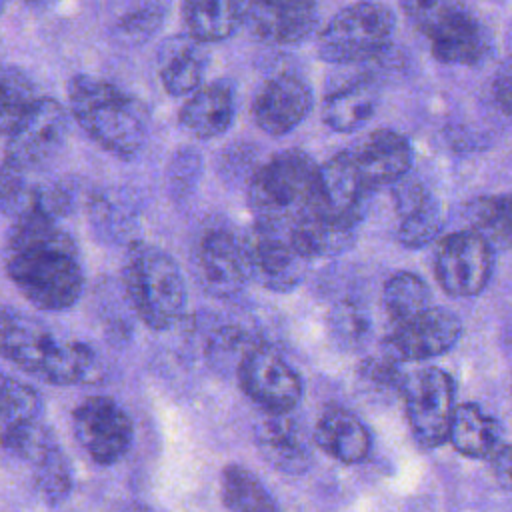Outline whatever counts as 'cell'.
<instances>
[{
  "instance_id": "obj_1",
  "label": "cell",
  "mask_w": 512,
  "mask_h": 512,
  "mask_svg": "<svg viewBox=\"0 0 512 512\" xmlns=\"http://www.w3.org/2000/svg\"><path fill=\"white\" fill-rule=\"evenodd\" d=\"M4 266L20 294L40 310L70 308L82 294L76 242L54 218L14 220L4 244Z\"/></svg>"
},
{
  "instance_id": "obj_2",
  "label": "cell",
  "mask_w": 512,
  "mask_h": 512,
  "mask_svg": "<svg viewBox=\"0 0 512 512\" xmlns=\"http://www.w3.org/2000/svg\"><path fill=\"white\" fill-rule=\"evenodd\" d=\"M248 204L256 224L288 232L300 220L322 212L318 164L302 150L270 156L248 182Z\"/></svg>"
},
{
  "instance_id": "obj_3",
  "label": "cell",
  "mask_w": 512,
  "mask_h": 512,
  "mask_svg": "<svg viewBox=\"0 0 512 512\" xmlns=\"http://www.w3.org/2000/svg\"><path fill=\"white\" fill-rule=\"evenodd\" d=\"M72 118L106 152L132 158L146 142L148 116L140 100L114 84L78 74L68 84Z\"/></svg>"
},
{
  "instance_id": "obj_4",
  "label": "cell",
  "mask_w": 512,
  "mask_h": 512,
  "mask_svg": "<svg viewBox=\"0 0 512 512\" xmlns=\"http://www.w3.org/2000/svg\"><path fill=\"white\" fill-rule=\"evenodd\" d=\"M410 24L442 64L474 66L490 52V34L464 0H400Z\"/></svg>"
},
{
  "instance_id": "obj_5",
  "label": "cell",
  "mask_w": 512,
  "mask_h": 512,
  "mask_svg": "<svg viewBox=\"0 0 512 512\" xmlns=\"http://www.w3.org/2000/svg\"><path fill=\"white\" fill-rule=\"evenodd\" d=\"M122 280L134 312L148 328L166 330L182 316L186 306L184 276L164 250L134 244L128 250Z\"/></svg>"
},
{
  "instance_id": "obj_6",
  "label": "cell",
  "mask_w": 512,
  "mask_h": 512,
  "mask_svg": "<svg viewBox=\"0 0 512 512\" xmlns=\"http://www.w3.org/2000/svg\"><path fill=\"white\" fill-rule=\"evenodd\" d=\"M392 10L374 0L338 10L318 34V54L330 64H358L384 54L394 34Z\"/></svg>"
},
{
  "instance_id": "obj_7",
  "label": "cell",
  "mask_w": 512,
  "mask_h": 512,
  "mask_svg": "<svg viewBox=\"0 0 512 512\" xmlns=\"http://www.w3.org/2000/svg\"><path fill=\"white\" fill-rule=\"evenodd\" d=\"M398 392L416 442L422 448L444 444L456 408L450 374L436 366L418 368L402 376Z\"/></svg>"
},
{
  "instance_id": "obj_8",
  "label": "cell",
  "mask_w": 512,
  "mask_h": 512,
  "mask_svg": "<svg viewBox=\"0 0 512 512\" xmlns=\"http://www.w3.org/2000/svg\"><path fill=\"white\" fill-rule=\"evenodd\" d=\"M74 208V188L64 178H50L46 170L2 160L0 164V212L20 220L48 216L58 220Z\"/></svg>"
},
{
  "instance_id": "obj_9",
  "label": "cell",
  "mask_w": 512,
  "mask_h": 512,
  "mask_svg": "<svg viewBox=\"0 0 512 512\" xmlns=\"http://www.w3.org/2000/svg\"><path fill=\"white\" fill-rule=\"evenodd\" d=\"M248 280L272 292H288L296 288L308 260L296 250L288 232L264 224H252L240 236Z\"/></svg>"
},
{
  "instance_id": "obj_10",
  "label": "cell",
  "mask_w": 512,
  "mask_h": 512,
  "mask_svg": "<svg viewBox=\"0 0 512 512\" xmlns=\"http://www.w3.org/2000/svg\"><path fill=\"white\" fill-rule=\"evenodd\" d=\"M236 374L246 396L266 414H288L300 402V376L266 344L254 342L240 358Z\"/></svg>"
},
{
  "instance_id": "obj_11",
  "label": "cell",
  "mask_w": 512,
  "mask_h": 512,
  "mask_svg": "<svg viewBox=\"0 0 512 512\" xmlns=\"http://www.w3.org/2000/svg\"><path fill=\"white\" fill-rule=\"evenodd\" d=\"M494 272V250L472 230L444 236L434 254V274L440 288L456 298L478 296Z\"/></svg>"
},
{
  "instance_id": "obj_12",
  "label": "cell",
  "mask_w": 512,
  "mask_h": 512,
  "mask_svg": "<svg viewBox=\"0 0 512 512\" xmlns=\"http://www.w3.org/2000/svg\"><path fill=\"white\" fill-rule=\"evenodd\" d=\"M68 134V116L54 98H38L6 136V156L20 166L46 170L60 154Z\"/></svg>"
},
{
  "instance_id": "obj_13",
  "label": "cell",
  "mask_w": 512,
  "mask_h": 512,
  "mask_svg": "<svg viewBox=\"0 0 512 512\" xmlns=\"http://www.w3.org/2000/svg\"><path fill=\"white\" fill-rule=\"evenodd\" d=\"M76 440L100 466L118 462L132 446V420L110 396H90L72 414Z\"/></svg>"
},
{
  "instance_id": "obj_14",
  "label": "cell",
  "mask_w": 512,
  "mask_h": 512,
  "mask_svg": "<svg viewBox=\"0 0 512 512\" xmlns=\"http://www.w3.org/2000/svg\"><path fill=\"white\" fill-rule=\"evenodd\" d=\"M462 334L460 318L446 310L430 306L428 310L394 324L384 340V356L394 362H416L448 352Z\"/></svg>"
},
{
  "instance_id": "obj_15",
  "label": "cell",
  "mask_w": 512,
  "mask_h": 512,
  "mask_svg": "<svg viewBox=\"0 0 512 512\" xmlns=\"http://www.w3.org/2000/svg\"><path fill=\"white\" fill-rule=\"evenodd\" d=\"M238 22L260 42L296 44L316 24V0H234Z\"/></svg>"
},
{
  "instance_id": "obj_16",
  "label": "cell",
  "mask_w": 512,
  "mask_h": 512,
  "mask_svg": "<svg viewBox=\"0 0 512 512\" xmlns=\"http://www.w3.org/2000/svg\"><path fill=\"white\" fill-rule=\"evenodd\" d=\"M198 284L214 298H230L248 282L240 238L224 228L206 230L194 252Z\"/></svg>"
},
{
  "instance_id": "obj_17",
  "label": "cell",
  "mask_w": 512,
  "mask_h": 512,
  "mask_svg": "<svg viewBox=\"0 0 512 512\" xmlns=\"http://www.w3.org/2000/svg\"><path fill=\"white\" fill-rule=\"evenodd\" d=\"M60 342L38 318L0 308V356L20 370L44 380L58 352Z\"/></svg>"
},
{
  "instance_id": "obj_18",
  "label": "cell",
  "mask_w": 512,
  "mask_h": 512,
  "mask_svg": "<svg viewBox=\"0 0 512 512\" xmlns=\"http://www.w3.org/2000/svg\"><path fill=\"white\" fill-rule=\"evenodd\" d=\"M368 192L396 184L412 166L410 140L390 128H378L346 148Z\"/></svg>"
},
{
  "instance_id": "obj_19",
  "label": "cell",
  "mask_w": 512,
  "mask_h": 512,
  "mask_svg": "<svg viewBox=\"0 0 512 512\" xmlns=\"http://www.w3.org/2000/svg\"><path fill=\"white\" fill-rule=\"evenodd\" d=\"M312 110L308 84L290 72L268 78L252 100V118L270 136H284L294 130Z\"/></svg>"
},
{
  "instance_id": "obj_20",
  "label": "cell",
  "mask_w": 512,
  "mask_h": 512,
  "mask_svg": "<svg viewBox=\"0 0 512 512\" xmlns=\"http://www.w3.org/2000/svg\"><path fill=\"white\" fill-rule=\"evenodd\" d=\"M318 188L322 212L338 224L358 228L372 192L362 184L348 150L318 166Z\"/></svg>"
},
{
  "instance_id": "obj_21",
  "label": "cell",
  "mask_w": 512,
  "mask_h": 512,
  "mask_svg": "<svg viewBox=\"0 0 512 512\" xmlns=\"http://www.w3.org/2000/svg\"><path fill=\"white\" fill-rule=\"evenodd\" d=\"M394 206L400 218L398 222V242L404 248H424L434 242L444 226L442 206L432 196V192L416 178L408 174L392 184Z\"/></svg>"
},
{
  "instance_id": "obj_22",
  "label": "cell",
  "mask_w": 512,
  "mask_h": 512,
  "mask_svg": "<svg viewBox=\"0 0 512 512\" xmlns=\"http://www.w3.org/2000/svg\"><path fill=\"white\" fill-rule=\"evenodd\" d=\"M260 456L284 474H302L310 468L312 452L300 426L286 414H268L256 426Z\"/></svg>"
},
{
  "instance_id": "obj_23",
  "label": "cell",
  "mask_w": 512,
  "mask_h": 512,
  "mask_svg": "<svg viewBox=\"0 0 512 512\" xmlns=\"http://www.w3.org/2000/svg\"><path fill=\"white\" fill-rule=\"evenodd\" d=\"M234 120V94L226 82H210L188 96L180 108V124L198 138L224 134Z\"/></svg>"
},
{
  "instance_id": "obj_24",
  "label": "cell",
  "mask_w": 512,
  "mask_h": 512,
  "mask_svg": "<svg viewBox=\"0 0 512 512\" xmlns=\"http://www.w3.org/2000/svg\"><path fill=\"white\" fill-rule=\"evenodd\" d=\"M206 52L192 36L168 38L158 50V74L168 94L190 96L202 86Z\"/></svg>"
},
{
  "instance_id": "obj_25",
  "label": "cell",
  "mask_w": 512,
  "mask_h": 512,
  "mask_svg": "<svg viewBox=\"0 0 512 512\" xmlns=\"http://www.w3.org/2000/svg\"><path fill=\"white\" fill-rule=\"evenodd\" d=\"M314 442L328 456L342 464H358L370 452V434L366 426L348 410L330 408L314 426Z\"/></svg>"
},
{
  "instance_id": "obj_26",
  "label": "cell",
  "mask_w": 512,
  "mask_h": 512,
  "mask_svg": "<svg viewBox=\"0 0 512 512\" xmlns=\"http://www.w3.org/2000/svg\"><path fill=\"white\" fill-rule=\"evenodd\" d=\"M378 102L376 84L362 78L334 88L322 104V120L334 132H356L374 114Z\"/></svg>"
},
{
  "instance_id": "obj_27",
  "label": "cell",
  "mask_w": 512,
  "mask_h": 512,
  "mask_svg": "<svg viewBox=\"0 0 512 512\" xmlns=\"http://www.w3.org/2000/svg\"><path fill=\"white\" fill-rule=\"evenodd\" d=\"M502 424L480 410V406L466 402L458 404L452 414L448 440L454 450L466 458H490L500 446Z\"/></svg>"
},
{
  "instance_id": "obj_28",
  "label": "cell",
  "mask_w": 512,
  "mask_h": 512,
  "mask_svg": "<svg viewBox=\"0 0 512 512\" xmlns=\"http://www.w3.org/2000/svg\"><path fill=\"white\" fill-rule=\"evenodd\" d=\"M468 222L472 232L496 250L512 248V192L488 194L476 198L468 206Z\"/></svg>"
},
{
  "instance_id": "obj_29",
  "label": "cell",
  "mask_w": 512,
  "mask_h": 512,
  "mask_svg": "<svg viewBox=\"0 0 512 512\" xmlns=\"http://www.w3.org/2000/svg\"><path fill=\"white\" fill-rule=\"evenodd\" d=\"M182 16L188 30L198 42H218L238 28L234 0H182Z\"/></svg>"
},
{
  "instance_id": "obj_30",
  "label": "cell",
  "mask_w": 512,
  "mask_h": 512,
  "mask_svg": "<svg viewBox=\"0 0 512 512\" xmlns=\"http://www.w3.org/2000/svg\"><path fill=\"white\" fill-rule=\"evenodd\" d=\"M220 494L230 512H278L274 498L256 474L240 464H228L222 470Z\"/></svg>"
},
{
  "instance_id": "obj_31",
  "label": "cell",
  "mask_w": 512,
  "mask_h": 512,
  "mask_svg": "<svg viewBox=\"0 0 512 512\" xmlns=\"http://www.w3.org/2000/svg\"><path fill=\"white\" fill-rule=\"evenodd\" d=\"M382 304L388 318L400 324L432 306L428 284L414 272L400 270L392 274L382 290Z\"/></svg>"
},
{
  "instance_id": "obj_32",
  "label": "cell",
  "mask_w": 512,
  "mask_h": 512,
  "mask_svg": "<svg viewBox=\"0 0 512 512\" xmlns=\"http://www.w3.org/2000/svg\"><path fill=\"white\" fill-rule=\"evenodd\" d=\"M100 378H102V364L96 352L84 342L66 340V342H60L44 382H50L54 386H70V384L96 382Z\"/></svg>"
},
{
  "instance_id": "obj_33",
  "label": "cell",
  "mask_w": 512,
  "mask_h": 512,
  "mask_svg": "<svg viewBox=\"0 0 512 512\" xmlns=\"http://www.w3.org/2000/svg\"><path fill=\"white\" fill-rule=\"evenodd\" d=\"M0 444L8 454L30 466L42 462L60 448L56 434L40 422V418L4 428L0 432Z\"/></svg>"
},
{
  "instance_id": "obj_34",
  "label": "cell",
  "mask_w": 512,
  "mask_h": 512,
  "mask_svg": "<svg viewBox=\"0 0 512 512\" xmlns=\"http://www.w3.org/2000/svg\"><path fill=\"white\" fill-rule=\"evenodd\" d=\"M38 98L26 72L0 64V134L8 136Z\"/></svg>"
},
{
  "instance_id": "obj_35",
  "label": "cell",
  "mask_w": 512,
  "mask_h": 512,
  "mask_svg": "<svg viewBox=\"0 0 512 512\" xmlns=\"http://www.w3.org/2000/svg\"><path fill=\"white\" fill-rule=\"evenodd\" d=\"M42 414L40 394L16 380L10 374L0 372V428H8L20 422L38 420Z\"/></svg>"
},
{
  "instance_id": "obj_36",
  "label": "cell",
  "mask_w": 512,
  "mask_h": 512,
  "mask_svg": "<svg viewBox=\"0 0 512 512\" xmlns=\"http://www.w3.org/2000/svg\"><path fill=\"white\" fill-rule=\"evenodd\" d=\"M32 480L40 498L50 506H58L70 496L72 470L62 448L32 466Z\"/></svg>"
},
{
  "instance_id": "obj_37",
  "label": "cell",
  "mask_w": 512,
  "mask_h": 512,
  "mask_svg": "<svg viewBox=\"0 0 512 512\" xmlns=\"http://www.w3.org/2000/svg\"><path fill=\"white\" fill-rule=\"evenodd\" d=\"M330 328L334 338L346 348H358L364 344L370 332L366 312L352 302H342L332 310Z\"/></svg>"
},
{
  "instance_id": "obj_38",
  "label": "cell",
  "mask_w": 512,
  "mask_h": 512,
  "mask_svg": "<svg viewBox=\"0 0 512 512\" xmlns=\"http://www.w3.org/2000/svg\"><path fill=\"white\" fill-rule=\"evenodd\" d=\"M160 22H162V8L156 4H144L124 14L116 22L114 36L116 40L130 46L140 44V42H146L158 30Z\"/></svg>"
},
{
  "instance_id": "obj_39",
  "label": "cell",
  "mask_w": 512,
  "mask_h": 512,
  "mask_svg": "<svg viewBox=\"0 0 512 512\" xmlns=\"http://www.w3.org/2000/svg\"><path fill=\"white\" fill-rule=\"evenodd\" d=\"M398 362L390 360L388 356L384 358H368L360 366V374L364 376L366 382H370L376 388H400L402 382V372L396 368Z\"/></svg>"
},
{
  "instance_id": "obj_40",
  "label": "cell",
  "mask_w": 512,
  "mask_h": 512,
  "mask_svg": "<svg viewBox=\"0 0 512 512\" xmlns=\"http://www.w3.org/2000/svg\"><path fill=\"white\" fill-rule=\"evenodd\" d=\"M490 470L496 482L512 492V446L510 444H500L492 456H490Z\"/></svg>"
},
{
  "instance_id": "obj_41",
  "label": "cell",
  "mask_w": 512,
  "mask_h": 512,
  "mask_svg": "<svg viewBox=\"0 0 512 512\" xmlns=\"http://www.w3.org/2000/svg\"><path fill=\"white\" fill-rule=\"evenodd\" d=\"M494 98L500 110L512 118V64L504 66L494 80Z\"/></svg>"
},
{
  "instance_id": "obj_42",
  "label": "cell",
  "mask_w": 512,
  "mask_h": 512,
  "mask_svg": "<svg viewBox=\"0 0 512 512\" xmlns=\"http://www.w3.org/2000/svg\"><path fill=\"white\" fill-rule=\"evenodd\" d=\"M110 512H150V510L138 502H120Z\"/></svg>"
},
{
  "instance_id": "obj_43",
  "label": "cell",
  "mask_w": 512,
  "mask_h": 512,
  "mask_svg": "<svg viewBox=\"0 0 512 512\" xmlns=\"http://www.w3.org/2000/svg\"><path fill=\"white\" fill-rule=\"evenodd\" d=\"M28 4H42V2H50V0H26Z\"/></svg>"
},
{
  "instance_id": "obj_44",
  "label": "cell",
  "mask_w": 512,
  "mask_h": 512,
  "mask_svg": "<svg viewBox=\"0 0 512 512\" xmlns=\"http://www.w3.org/2000/svg\"><path fill=\"white\" fill-rule=\"evenodd\" d=\"M0 12H2V0H0Z\"/></svg>"
}]
</instances>
